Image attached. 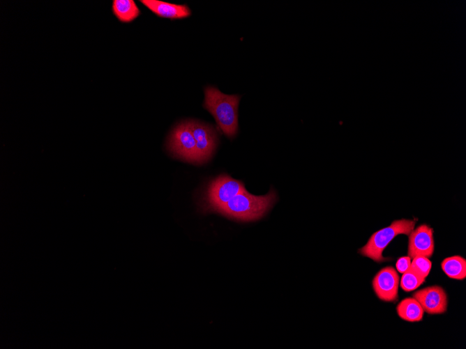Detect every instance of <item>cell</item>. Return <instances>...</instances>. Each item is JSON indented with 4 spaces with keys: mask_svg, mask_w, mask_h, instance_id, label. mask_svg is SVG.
I'll use <instances>...</instances> for the list:
<instances>
[{
    "mask_svg": "<svg viewBox=\"0 0 466 349\" xmlns=\"http://www.w3.org/2000/svg\"><path fill=\"white\" fill-rule=\"evenodd\" d=\"M277 201L273 189L264 195H253L246 188L217 210L218 213L237 222H254L262 218Z\"/></svg>",
    "mask_w": 466,
    "mask_h": 349,
    "instance_id": "obj_1",
    "label": "cell"
},
{
    "mask_svg": "<svg viewBox=\"0 0 466 349\" xmlns=\"http://www.w3.org/2000/svg\"><path fill=\"white\" fill-rule=\"evenodd\" d=\"M240 99V95L224 94L215 86L204 88L202 106L213 116L218 130L229 139L234 138L238 132Z\"/></svg>",
    "mask_w": 466,
    "mask_h": 349,
    "instance_id": "obj_2",
    "label": "cell"
},
{
    "mask_svg": "<svg viewBox=\"0 0 466 349\" xmlns=\"http://www.w3.org/2000/svg\"><path fill=\"white\" fill-rule=\"evenodd\" d=\"M245 188L241 180L234 179L228 174H220L211 180L204 189L199 203L201 212L216 213Z\"/></svg>",
    "mask_w": 466,
    "mask_h": 349,
    "instance_id": "obj_3",
    "label": "cell"
},
{
    "mask_svg": "<svg viewBox=\"0 0 466 349\" xmlns=\"http://www.w3.org/2000/svg\"><path fill=\"white\" fill-rule=\"evenodd\" d=\"M415 223V220L405 219L393 221L389 226L373 233L367 243L360 248L358 252L377 263L388 261V258L382 256L383 251L398 235H409L414 229Z\"/></svg>",
    "mask_w": 466,
    "mask_h": 349,
    "instance_id": "obj_4",
    "label": "cell"
},
{
    "mask_svg": "<svg viewBox=\"0 0 466 349\" xmlns=\"http://www.w3.org/2000/svg\"><path fill=\"white\" fill-rule=\"evenodd\" d=\"M167 149L174 157L198 164L190 121L181 122L173 128L168 137Z\"/></svg>",
    "mask_w": 466,
    "mask_h": 349,
    "instance_id": "obj_5",
    "label": "cell"
},
{
    "mask_svg": "<svg viewBox=\"0 0 466 349\" xmlns=\"http://www.w3.org/2000/svg\"><path fill=\"white\" fill-rule=\"evenodd\" d=\"M191 130L195 141L198 164L207 162L218 144L217 132L213 125L190 120Z\"/></svg>",
    "mask_w": 466,
    "mask_h": 349,
    "instance_id": "obj_6",
    "label": "cell"
},
{
    "mask_svg": "<svg viewBox=\"0 0 466 349\" xmlns=\"http://www.w3.org/2000/svg\"><path fill=\"white\" fill-rule=\"evenodd\" d=\"M400 277L391 266L381 269L372 281L373 288L377 297L384 302H396Z\"/></svg>",
    "mask_w": 466,
    "mask_h": 349,
    "instance_id": "obj_7",
    "label": "cell"
},
{
    "mask_svg": "<svg viewBox=\"0 0 466 349\" xmlns=\"http://www.w3.org/2000/svg\"><path fill=\"white\" fill-rule=\"evenodd\" d=\"M435 249L433 229L427 224H421L409 235L408 256L414 258L423 256L430 258Z\"/></svg>",
    "mask_w": 466,
    "mask_h": 349,
    "instance_id": "obj_8",
    "label": "cell"
},
{
    "mask_svg": "<svg viewBox=\"0 0 466 349\" xmlns=\"http://www.w3.org/2000/svg\"><path fill=\"white\" fill-rule=\"evenodd\" d=\"M412 297L421 304L423 311L430 315L442 314L447 309V295L439 286H431L419 290Z\"/></svg>",
    "mask_w": 466,
    "mask_h": 349,
    "instance_id": "obj_9",
    "label": "cell"
},
{
    "mask_svg": "<svg viewBox=\"0 0 466 349\" xmlns=\"http://www.w3.org/2000/svg\"><path fill=\"white\" fill-rule=\"evenodd\" d=\"M140 2L161 18L181 20L191 15L190 9L186 4L171 3L158 0H140Z\"/></svg>",
    "mask_w": 466,
    "mask_h": 349,
    "instance_id": "obj_10",
    "label": "cell"
},
{
    "mask_svg": "<svg viewBox=\"0 0 466 349\" xmlns=\"http://www.w3.org/2000/svg\"><path fill=\"white\" fill-rule=\"evenodd\" d=\"M112 12L122 23H130L136 20L141 11L133 0H113Z\"/></svg>",
    "mask_w": 466,
    "mask_h": 349,
    "instance_id": "obj_11",
    "label": "cell"
},
{
    "mask_svg": "<svg viewBox=\"0 0 466 349\" xmlns=\"http://www.w3.org/2000/svg\"><path fill=\"white\" fill-rule=\"evenodd\" d=\"M396 311L401 319L408 322H419L423 317V309L413 297L403 300L398 304Z\"/></svg>",
    "mask_w": 466,
    "mask_h": 349,
    "instance_id": "obj_12",
    "label": "cell"
},
{
    "mask_svg": "<svg viewBox=\"0 0 466 349\" xmlns=\"http://www.w3.org/2000/svg\"><path fill=\"white\" fill-rule=\"evenodd\" d=\"M441 267L449 278L463 280L466 277V260L462 256L446 258L442 262Z\"/></svg>",
    "mask_w": 466,
    "mask_h": 349,
    "instance_id": "obj_13",
    "label": "cell"
},
{
    "mask_svg": "<svg viewBox=\"0 0 466 349\" xmlns=\"http://www.w3.org/2000/svg\"><path fill=\"white\" fill-rule=\"evenodd\" d=\"M403 274L400 279V287L405 292H410L416 290L425 281V278H423L415 272L410 266Z\"/></svg>",
    "mask_w": 466,
    "mask_h": 349,
    "instance_id": "obj_14",
    "label": "cell"
},
{
    "mask_svg": "<svg viewBox=\"0 0 466 349\" xmlns=\"http://www.w3.org/2000/svg\"><path fill=\"white\" fill-rule=\"evenodd\" d=\"M432 263L428 258L419 256L412 258L410 267L423 278H426L430 273Z\"/></svg>",
    "mask_w": 466,
    "mask_h": 349,
    "instance_id": "obj_15",
    "label": "cell"
},
{
    "mask_svg": "<svg viewBox=\"0 0 466 349\" xmlns=\"http://www.w3.org/2000/svg\"><path fill=\"white\" fill-rule=\"evenodd\" d=\"M411 258L409 256L400 257L396 264V269L400 273H404L410 266Z\"/></svg>",
    "mask_w": 466,
    "mask_h": 349,
    "instance_id": "obj_16",
    "label": "cell"
}]
</instances>
